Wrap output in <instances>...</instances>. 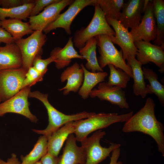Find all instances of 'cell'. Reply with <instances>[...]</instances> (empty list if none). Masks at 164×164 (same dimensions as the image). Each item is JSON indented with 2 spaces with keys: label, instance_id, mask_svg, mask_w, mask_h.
<instances>
[{
  "label": "cell",
  "instance_id": "31",
  "mask_svg": "<svg viewBox=\"0 0 164 164\" xmlns=\"http://www.w3.org/2000/svg\"><path fill=\"white\" fill-rule=\"evenodd\" d=\"M110 74L108 83L112 86H116L121 88L127 87L130 77L122 70L115 67L112 64L108 65Z\"/></svg>",
  "mask_w": 164,
  "mask_h": 164
},
{
  "label": "cell",
  "instance_id": "29",
  "mask_svg": "<svg viewBox=\"0 0 164 164\" xmlns=\"http://www.w3.org/2000/svg\"><path fill=\"white\" fill-rule=\"evenodd\" d=\"M35 2L9 9L0 7V20H3L7 17L26 20L29 17L32 9L35 5Z\"/></svg>",
  "mask_w": 164,
  "mask_h": 164
},
{
  "label": "cell",
  "instance_id": "25",
  "mask_svg": "<svg viewBox=\"0 0 164 164\" xmlns=\"http://www.w3.org/2000/svg\"><path fill=\"white\" fill-rule=\"evenodd\" d=\"M97 40L94 37L88 40L84 47L79 49L80 55L87 61L85 67L88 70H91L94 73L103 72L97 58Z\"/></svg>",
  "mask_w": 164,
  "mask_h": 164
},
{
  "label": "cell",
  "instance_id": "37",
  "mask_svg": "<svg viewBox=\"0 0 164 164\" xmlns=\"http://www.w3.org/2000/svg\"><path fill=\"white\" fill-rule=\"evenodd\" d=\"M59 157H55L47 153L40 159L42 164H57Z\"/></svg>",
  "mask_w": 164,
  "mask_h": 164
},
{
  "label": "cell",
  "instance_id": "30",
  "mask_svg": "<svg viewBox=\"0 0 164 164\" xmlns=\"http://www.w3.org/2000/svg\"><path fill=\"white\" fill-rule=\"evenodd\" d=\"M123 0H96L106 17L118 20L125 3Z\"/></svg>",
  "mask_w": 164,
  "mask_h": 164
},
{
  "label": "cell",
  "instance_id": "26",
  "mask_svg": "<svg viewBox=\"0 0 164 164\" xmlns=\"http://www.w3.org/2000/svg\"><path fill=\"white\" fill-rule=\"evenodd\" d=\"M142 69L144 79L148 80L149 83V84L146 85L147 94H155L157 97L160 104L164 106V86L158 80V76L152 70L144 67Z\"/></svg>",
  "mask_w": 164,
  "mask_h": 164
},
{
  "label": "cell",
  "instance_id": "23",
  "mask_svg": "<svg viewBox=\"0 0 164 164\" xmlns=\"http://www.w3.org/2000/svg\"><path fill=\"white\" fill-rule=\"evenodd\" d=\"M1 22V27L10 34L15 42L34 31L31 28L29 22H23L19 19L9 18Z\"/></svg>",
  "mask_w": 164,
  "mask_h": 164
},
{
  "label": "cell",
  "instance_id": "32",
  "mask_svg": "<svg viewBox=\"0 0 164 164\" xmlns=\"http://www.w3.org/2000/svg\"><path fill=\"white\" fill-rule=\"evenodd\" d=\"M43 76L33 67H29L26 73L22 89L27 86L31 87L37 82L42 81Z\"/></svg>",
  "mask_w": 164,
  "mask_h": 164
},
{
  "label": "cell",
  "instance_id": "41",
  "mask_svg": "<svg viewBox=\"0 0 164 164\" xmlns=\"http://www.w3.org/2000/svg\"><path fill=\"white\" fill-rule=\"evenodd\" d=\"M2 101L0 96V103Z\"/></svg>",
  "mask_w": 164,
  "mask_h": 164
},
{
  "label": "cell",
  "instance_id": "28",
  "mask_svg": "<svg viewBox=\"0 0 164 164\" xmlns=\"http://www.w3.org/2000/svg\"><path fill=\"white\" fill-rule=\"evenodd\" d=\"M48 138L47 136H40L32 150L25 156H21L20 164H34L47 153Z\"/></svg>",
  "mask_w": 164,
  "mask_h": 164
},
{
  "label": "cell",
  "instance_id": "24",
  "mask_svg": "<svg viewBox=\"0 0 164 164\" xmlns=\"http://www.w3.org/2000/svg\"><path fill=\"white\" fill-rule=\"evenodd\" d=\"M127 60V64L131 68L132 71L134 80L133 93L136 95H140L142 98H144L148 94L142 65L135 57L129 58Z\"/></svg>",
  "mask_w": 164,
  "mask_h": 164
},
{
  "label": "cell",
  "instance_id": "7",
  "mask_svg": "<svg viewBox=\"0 0 164 164\" xmlns=\"http://www.w3.org/2000/svg\"><path fill=\"white\" fill-rule=\"evenodd\" d=\"M47 39L46 36L43 31H36L28 37L15 42L21 52L22 67L27 71L29 67H32L35 57L38 55L42 54V47Z\"/></svg>",
  "mask_w": 164,
  "mask_h": 164
},
{
  "label": "cell",
  "instance_id": "35",
  "mask_svg": "<svg viewBox=\"0 0 164 164\" xmlns=\"http://www.w3.org/2000/svg\"><path fill=\"white\" fill-rule=\"evenodd\" d=\"M35 1L34 0H0V6L2 8L9 9L34 3Z\"/></svg>",
  "mask_w": 164,
  "mask_h": 164
},
{
  "label": "cell",
  "instance_id": "2",
  "mask_svg": "<svg viewBox=\"0 0 164 164\" xmlns=\"http://www.w3.org/2000/svg\"><path fill=\"white\" fill-rule=\"evenodd\" d=\"M48 95L39 91H30L29 97L35 98L40 101L46 107L49 117V124L44 129L39 130L32 129L35 133L45 135L48 137L54 132L64 125L67 123L82 119L87 118L94 115L95 113L84 111L71 115H67L55 108L49 102Z\"/></svg>",
  "mask_w": 164,
  "mask_h": 164
},
{
  "label": "cell",
  "instance_id": "36",
  "mask_svg": "<svg viewBox=\"0 0 164 164\" xmlns=\"http://www.w3.org/2000/svg\"><path fill=\"white\" fill-rule=\"evenodd\" d=\"M15 42L12 36L4 29L0 27V43L6 44Z\"/></svg>",
  "mask_w": 164,
  "mask_h": 164
},
{
  "label": "cell",
  "instance_id": "18",
  "mask_svg": "<svg viewBox=\"0 0 164 164\" xmlns=\"http://www.w3.org/2000/svg\"><path fill=\"white\" fill-rule=\"evenodd\" d=\"M144 0H129L124 3L118 20L125 28L132 29L139 25Z\"/></svg>",
  "mask_w": 164,
  "mask_h": 164
},
{
  "label": "cell",
  "instance_id": "10",
  "mask_svg": "<svg viewBox=\"0 0 164 164\" xmlns=\"http://www.w3.org/2000/svg\"><path fill=\"white\" fill-rule=\"evenodd\" d=\"M106 21L114 29L115 35L110 36L113 44L118 45L121 48L124 61L129 58H135L138 49L135 46L131 33L128 29L125 28L118 20L106 17Z\"/></svg>",
  "mask_w": 164,
  "mask_h": 164
},
{
  "label": "cell",
  "instance_id": "19",
  "mask_svg": "<svg viewBox=\"0 0 164 164\" xmlns=\"http://www.w3.org/2000/svg\"><path fill=\"white\" fill-rule=\"evenodd\" d=\"M84 73L82 68L77 62L67 67L62 73L60 80L62 82L67 80L66 85L60 89V91H63V94L66 95L70 92L74 93L78 91L84 80Z\"/></svg>",
  "mask_w": 164,
  "mask_h": 164
},
{
  "label": "cell",
  "instance_id": "15",
  "mask_svg": "<svg viewBox=\"0 0 164 164\" xmlns=\"http://www.w3.org/2000/svg\"><path fill=\"white\" fill-rule=\"evenodd\" d=\"M89 96L92 98L97 97L101 100L107 101L121 108L128 109L129 108L125 91L121 88L110 85L107 82L99 83L97 88L93 89L89 94Z\"/></svg>",
  "mask_w": 164,
  "mask_h": 164
},
{
  "label": "cell",
  "instance_id": "8",
  "mask_svg": "<svg viewBox=\"0 0 164 164\" xmlns=\"http://www.w3.org/2000/svg\"><path fill=\"white\" fill-rule=\"evenodd\" d=\"M27 70L22 67L0 70V96L3 102L22 89Z\"/></svg>",
  "mask_w": 164,
  "mask_h": 164
},
{
  "label": "cell",
  "instance_id": "14",
  "mask_svg": "<svg viewBox=\"0 0 164 164\" xmlns=\"http://www.w3.org/2000/svg\"><path fill=\"white\" fill-rule=\"evenodd\" d=\"M138 49L137 60L142 65L150 62L154 63L159 68L161 73L164 72V47L153 44L142 40L134 42Z\"/></svg>",
  "mask_w": 164,
  "mask_h": 164
},
{
  "label": "cell",
  "instance_id": "39",
  "mask_svg": "<svg viewBox=\"0 0 164 164\" xmlns=\"http://www.w3.org/2000/svg\"><path fill=\"white\" fill-rule=\"evenodd\" d=\"M17 155L14 153H12L10 158L7 161H5L0 158V164H20Z\"/></svg>",
  "mask_w": 164,
  "mask_h": 164
},
{
  "label": "cell",
  "instance_id": "11",
  "mask_svg": "<svg viewBox=\"0 0 164 164\" xmlns=\"http://www.w3.org/2000/svg\"><path fill=\"white\" fill-rule=\"evenodd\" d=\"M96 2V0H74L68 9L60 14L56 20L47 26L43 32L46 34L56 28H61L67 34H71L70 26L76 16L84 8L88 5L94 6Z\"/></svg>",
  "mask_w": 164,
  "mask_h": 164
},
{
  "label": "cell",
  "instance_id": "27",
  "mask_svg": "<svg viewBox=\"0 0 164 164\" xmlns=\"http://www.w3.org/2000/svg\"><path fill=\"white\" fill-rule=\"evenodd\" d=\"M152 2L157 29L156 37L153 43L164 47V1L153 0Z\"/></svg>",
  "mask_w": 164,
  "mask_h": 164
},
{
  "label": "cell",
  "instance_id": "22",
  "mask_svg": "<svg viewBox=\"0 0 164 164\" xmlns=\"http://www.w3.org/2000/svg\"><path fill=\"white\" fill-rule=\"evenodd\" d=\"M80 66L84 73V78L83 84L78 91V94L84 99H87L93 88L98 84L103 82L108 76L106 72H91L87 70L83 64Z\"/></svg>",
  "mask_w": 164,
  "mask_h": 164
},
{
  "label": "cell",
  "instance_id": "33",
  "mask_svg": "<svg viewBox=\"0 0 164 164\" xmlns=\"http://www.w3.org/2000/svg\"><path fill=\"white\" fill-rule=\"evenodd\" d=\"M55 58L53 56L46 59L42 58L41 55H38L34 58L32 62V66L43 75L48 70L47 66L52 62H54Z\"/></svg>",
  "mask_w": 164,
  "mask_h": 164
},
{
  "label": "cell",
  "instance_id": "21",
  "mask_svg": "<svg viewBox=\"0 0 164 164\" xmlns=\"http://www.w3.org/2000/svg\"><path fill=\"white\" fill-rule=\"evenodd\" d=\"M73 38L72 36L69 37L67 44L63 48L56 47L50 52V56L55 58L54 62L58 69L68 66L73 59H84L74 48Z\"/></svg>",
  "mask_w": 164,
  "mask_h": 164
},
{
  "label": "cell",
  "instance_id": "38",
  "mask_svg": "<svg viewBox=\"0 0 164 164\" xmlns=\"http://www.w3.org/2000/svg\"><path fill=\"white\" fill-rule=\"evenodd\" d=\"M120 147L112 151L109 164H123L121 161H118L120 155Z\"/></svg>",
  "mask_w": 164,
  "mask_h": 164
},
{
  "label": "cell",
  "instance_id": "9",
  "mask_svg": "<svg viewBox=\"0 0 164 164\" xmlns=\"http://www.w3.org/2000/svg\"><path fill=\"white\" fill-rule=\"evenodd\" d=\"M31 87H26L14 96L0 104V117L8 113H15L24 116L31 122L36 123L38 119L29 108L28 101Z\"/></svg>",
  "mask_w": 164,
  "mask_h": 164
},
{
  "label": "cell",
  "instance_id": "1",
  "mask_svg": "<svg viewBox=\"0 0 164 164\" xmlns=\"http://www.w3.org/2000/svg\"><path fill=\"white\" fill-rule=\"evenodd\" d=\"M155 106L153 100L147 98L144 106L125 122L122 131L125 133L140 132L150 136L157 143L158 151L164 156V126L155 117Z\"/></svg>",
  "mask_w": 164,
  "mask_h": 164
},
{
  "label": "cell",
  "instance_id": "17",
  "mask_svg": "<svg viewBox=\"0 0 164 164\" xmlns=\"http://www.w3.org/2000/svg\"><path fill=\"white\" fill-rule=\"evenodd\" d=\"M80 120L67 123L48 137V154L55 157H58L64 141L69 135L74 133Z\"/></svg>",
  "mask_w": 164,
  "mask_h": 164
},
{
  "label": "cell",
  "instance_id": "34",
  "mask_svg": "<svg viewBox=\"0 0 164 164\" xmlns=\"http://www.w3.org/2000/svg\"><path fill=\"white\" fill-rule=\"evenodd\" d=\"M59 0H35V5L32 9L29 17L36 16L46 7Z\"/></svg>",
  "mask_w": 164,
  "mask_h": 164
},
{
  "label": "cell",
  "instance_id": "6",
  "mask_svg": "<svg viewBox=\"0 0 164 164\" xmlns=\"http://www.w3.org/2000/svg\"><path fill=\"white\" fill-rule=\"evenodd\" d=\"M106 134L105 131L98 130L80 142L86 154L85 164H98L109 156L113 150L120 147V144L114 143H111L108 148L102 147L100 141Z\"/></svg>",
  "mask_w": 164,
  "mask_h": 164
},
{
  "label": "cell",
  "instance_id": "12",
  "mask_svg": "<svg viewBox=\"0 0 164 164\" xmlns=\"http://www.w3.org/2000/svg\"><path fill=\"white\" fill-rule=\"evenodd\" d=\"M144 13L141 22L130 32L134 42L142 40L150 42L156 39L157 29L152 0H149Z\"/></svg>",
  "mask_w": 164,
  "mask_h": 164
},
{
  "label": "cell",
  "instance_id": "42",
  "mask_svg": "<svg viewBox=\"0 0 164 164\" xmlns=\"http://www.w3.org/2000/svg\"><path fill=\"white\" fill-rule=\"evenodd\" d=\"M0 27H1V22L0 20Z\"/></svg>",
  "mask_w": 164,
  "mask_h": 164
},
{
  "label": "cell",
  "instance_id": "4",
  "mask_svg": "<svg viewBox=\"0 0 164 164\" xmlns=\"http://www.w3.org/2000/svg\"><path fill=\"white\" fill-rule=\"evenodd\" d=\"M94 12L88 25L75 32L73 42L75 47L80 48L91 38L100 35L114 36L115 32L108 23L104 13L96 3L94 6Z\"/></svg>",
  "mask_w": 164,
  "mask_h": 164
},
{
  "label": "cell",
  "instance_id": "3",
  "mask_svg": "<svg viewBox=\"0 0 164 164\" xmlns=\"http://www.w3.org/2000/svg\"><path fill=\"white\" fill-rule=\"evenodd\" d=\"M133 114L132 111L119 115L115 113H95L86 119L80 120L74 132L77 141L81 142L91 132L106 128L112 124L125 122Z\"/></svg>",
  "mask_w": 164,
  "mask_h": 164
},
{
  "label": "cell",
  "instance_id": "20",
  "mask_svg": "<svg viewBox=\"0 0 164 164\" xmlns=\"http://www.w3.org/2000/svg\"><path fill=\"white\" fill-rule=\"evenodd\" d=\"M20 50L15 42L0 46V70L22 67Z\"/></svg>",
  "mask_w": 164,
  "mask_h": 164
},
{
  "label": "cell",
  "instance_id": "13",
  "mask_svg": "<svg viewBox=\"0 0 164 164\" xmlns=\"http://www.w3.org/2000/svg\"><path fill=\"white\" fill-rule=\"evenodd\" d=\"M73 1L59 0L46 7L37 15L29 17V22L31 28L34 31H43L47 26L56 20L62 10Z\"/></svg>",
  "mask_w": 164,
  "mask_h": 164
},
{
  "label": "cell",
  "instance_id": "16",
  "mask_svg": "<svg viewBox=\"0 0 164 164\" xmlns=\"http://www.w3.org/2000/svg\"><path fill=\"white\" fill-rule=\"evenodd\" d=\"M76 141L73 133L68 135L57 164H85V152L82 147L77 145Z\"/></svg>",
  "mask_w": 164,
  "mask_h": 164
},
{
  "label": "cell",
  "instance_id": "5",
  "mask_svg": "<svg viewBox=\"0 0 164 164\" xmlns=\"http://www.w3.org/2000/svg\"><path fill=\"white\" fill-rule=\"evenodd\" d=\"M95 37L100 54L97 60L100 67L103 69L107 65H113L115 67L122 70L132 78V69L124 60L122 50L119 51L116 48L110 36L103 34Z\"/></svg>",
  "mask_w": 164,
  "mask_h": 164
},
{
  "label": "cell",
  "instance_id": "40",
  "mask_svg": "<svg viewBox=\"0 0 164 164\" xmlns=\"http://www.w3.org/2000/svg\"><path fill=\"white\" fill-rule=\"evenodd\" d=\"M34 164H42V163L40 160L35 163Z\"/></svg>",
  "mask_w": 164,
  "mask_h": 164
}]
</instances>
